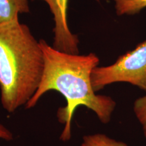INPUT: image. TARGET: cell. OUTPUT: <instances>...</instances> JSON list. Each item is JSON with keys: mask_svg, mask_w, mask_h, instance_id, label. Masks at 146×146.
Here are the masks:
<instances>
[{"mask_svg": "<svg viewBox=\"0 0 146 146\" xmlns=\"http://www.w3.org/2000/svg\"><path fill=\"white\" fill-rule=\"evenodd\" d=\"M45 59V68L41 83L33 97L25 106L30 109L41 96L50 90L57 91L64 97L66 106L58 109L57 118L64 125L60 139L68 141L71 138V123L76 108L84 106L91 110L103 124H108L116 108L111 97L96 94L91 84V76L99 64L96 54H68L50 46L40 40Z\"/></svg>", "mask_w": 146, "mask_h": 146, "instance_id": "obj_1", "label": "cell"}, {"mask_svg": "<svg viewBox=\"0 0 146 146\" xmlns=\"http://www.w3.org/2000/svg\"><path fill=\"white\" fill-rule=\"evenodd\" d=\"M45 68L39 41L19 20L0 24V91L3 108L13 113L33 97Z\"/></svg>", "mask_w": 146, "mask_h": 146, "instance_id": "obj_2", "label": "cell"}, {"mask_svg": "<svg viewBox=\"0 0 146 146\" xmlns=\"http://www.w3.org/2000/svg\"><path fill=\"white\" fill-rule=\"evenodd\" d=\"M95 92L114 83H128L146 93V40L134 50L120 56L112 64L97 66L92 71Z\"/></svg>", "mask_w": 146, "mask_h": 146, "instance_id": "obj_3", "label": "cell"}, {"mask_svg": "<svg viewBox=\"0 0 146 146\" xmlns=\"http://www.w3.org/2000/svg\"><path fill=\"white\" fill-rule=\"evenodd\" d=\"M48 4L55 23L54 47L68 54H78V36L72 34L67 20L68 0H42Z\"/></svg>", "mask_w": 146, "mask_h": 146, "instance_id": "obj_4", "label": "cell"}, {"mask_svg": "<svg viewBox=\"0 0 146 146\" xmlns=\"http://www.w3.org/2000/svg\"><path fill=\"white\" fill-rule=\"evenodd\" d=\"M28 12V0H0V24L18 20L19 14Z\"/></svg>", "mask_w": 146, "mask_h": 146, "instance_id": "obj_5", "label": "cell"}, {"mask_svg": "<svg viewBox=\"0 0 146 146\" xmlns=\"http://www.w3.org/2000/svg\"><path fill=\"white\" fill-rule=\"evenodd\" d=\"M118 16L134 15L146 8V0H114Z\"/></svg>", "mask_w": 146, "mask_h": 146, "instance_id": "obj_6", "label": "cell"}, {"mask_svg": "<svg viewBox=\"0 0 146 146\" xmlns=\"http://www.w3.org/2000/svg\"><path fill=\"white\" fill-rule=\"evenodd\" d=\"M80 146H129L123 141H117L102 133L88 135L83 137Z\"/></svg>", "mask_w": 146, "mask_h": 146, "instance_id": "obj_7", "label": "cell"}, {"mask_svg": "<svg viewBox=\"0 0 146 146\" xmlns=\"http://www.w3.org/2000/svg\"><path fill=\"white\" fill-rule=\"evenodd\" d=\"M133 112L137 119L141 124L144 136L146 138V93L143 96L140 97L135 101Z\"/></svg>", "mask_w": 146, "mask_h": 146, "instance_id": "obj_8", "label": "cell"}, {"mask_svg": "<svg viewBox=\"0 0 146 146\" xmlns=\"http://www.w3.org/2000/svg\"><path fill=\"white\" fill-rule=\"evenodd\" d=\"M14 136L12 133L2 124H0V139L6 141H12Z\"/></svg>", "mask_w": 146, "mask_h": 146, "instance_id": "obj_9", "label": "cell"}]
</instances>
